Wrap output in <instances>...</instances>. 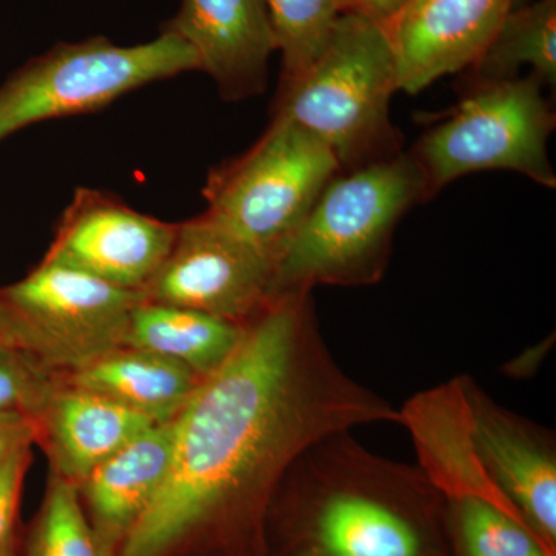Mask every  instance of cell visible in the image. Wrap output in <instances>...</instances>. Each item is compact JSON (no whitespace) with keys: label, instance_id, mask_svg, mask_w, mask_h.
<instances>
[{"label":"cell","instance_id":"d6986e66","mask_svg":"<svg viewBox=\"0 0 556 556\" xmlns=\"http://www.w3.org/2000/svg\"><path fill=\"white\" fill-rule=\"evenodd\" d=\"M266 7L281 53L280 90L287 89L324 56L345 9L340 0H266Z\"/></svg>","mask_w":556,"mask_h":556},{"label":"cell","instance_id":"8992f818","mask_svg":"<svg viewBox=\"0 0 556 556\" xmlns=\"http://www.w3.org/2000/svg\"><path fill=\"white\" fill-rule=\"evenodd\" d=\"M195 70L192 47L166 31L130 47L104 36L58 43L0 86V142L33 124L97 112L139 87Z\"/></svg>","mask_w":556,"mask_h":556},{"label":"cell","instance_id":"4fadbf2b","mask_svg":"<svg viewBox=\"0 0 556 556\" xmlns=\"http://www.w3.org/2000/svg\"><path fill=\"white\" fill-rule=\"evenodd\" d=\"M189 43L226 101L263 93L276 50L266 0H181L161 25Z\"/></svg>","mask_w":556,"mask_h":556},{"label":"cell","instance_id":"603a6c76","mask_svg":"<svg viewBox=\"0 0 556 556\" xmlns=\"http://www.w3.org/2000/svg\"><path fill=\"white\" fill-rule=\"evenodd\" d=\"M30 464L31 448L22 450L0 464V556H21V497Z\"/></svg>","mask_w":556,"mask_h":556},{"label":"cell","instance_id":"2e32d148","mask_svg":"<svg viewBox=\"0 0 556 556\" xmlns=\"http://www.w3.org/2000/svg\"><path fill=\"white\" fill-rule=\"evenodd\" d=\"M60 376L153 424L177 419L203 382L192 369L172 358L130 346L116 348L86 367Z\"/></svg>","mask_w":556,"mask_h":556},{"label":"cell","instance_id":"e0dca14e","mask_svg":"<svg viewBox=\"0 0 556 556\" xmlns=\"http://www.w3.org/2000/svg\"><path fill=\"white\" fill-rule=\"evenodd\" d=\"M247 325L142 300L131 313L124 346L160 354L206 379L240 346Z\"/></svg>","mask_w":556,"mask_h":556},{"label":"cell","instance_id":"4316f807","mask_svg":"<svg viewBox=\"0 0 556 556\" xmlns=\"http://www.w3.org/2000/svg\"><path fill=\"white\" fill-rule=\"evenodd\" d=\"M532 2L533 0H508V11L521 9Z\"/></svg>","mask_w":556,"mask_h":556},{"label":"cell","instance_id":"8fae6325","mask_svg":"<svg viewBox=\"0 0 556 556\" xmlns=\"http://www.w3.org/2000/svg\"><path fill=\"white\" fill-rule=\"evenodd\" d=\"M471 439L485 473L547 546L556 541V453L543 428L464 378Z\"/></svg>","mask_w":556,"mask_h":556},{"label":"cell","instance_id":"484cf974","mask_svg":"<svg viewBox=\"0 0 556 556\" xmlns=\"http://www.w3.org/2000/svg\"><path fill=\"white\" fill-rule=\"evenodd\" d=\"M0 348H20L13 316L3 299L2 291H0Z\"/></svg>","mask_w":556,"mask_h":556},{"label":"cell","instance_id":"9a60e30c","mask_svg":"<svg viewBox=\"0 0 556 556\" xmlns=\"http://www.w3.org/2000/svg\"><path fill=\"white\" fill-rule=\"evenodd\" d=\"M174 420L155 424L105 459L78 485L94 533L119 556L131 532L156 500L172 463Z\"/></svg>","mask_w":556,"mask_h":556},{"label":"cell","instance_id":"7402d4cb","mask_svg":"<svg viewBox=\"0 0 556 556\" xmlns=\"http://www.w3.org/2000/svg\"><path fill=\"white\" fill-rule=\"evenodd\" d=\"M56 378L20 348H0V413L33 415Z\"/></svg>","mask_w":556,"mask_h":556},{"label":"cell","instance_id":"5bb4252c","mask_svg":"<svg viewBox=\"0 0 556 556\" xmlns=\"http://www.w3.org/2000/svg\"><path fill=\"white\" fill-rule=\"evenodd\" d=\"M31 416L38 430L36 444L46 450L51 475L75 485L155 426L108 397L72 386L60 375Z\"/></svg>","mask_w":556,"mask_h":556},{"label":"cell","instance_id":"d4e9b609","mask_svg":"<svg viewBox=\"0 0 556 556\" xmlns=\"http://www.w3.org/2000/svg\"><path fill=\"white\" fill-rule=\"evenodd\" d=\"M345 13H356L376 24L388 27L408 0H340Z\"/></svg>","mask_w":556,"mask_h":556},{"label":"cell","instance_id":"7a4b0ae2","mask_svg":"<svg viewBox=\"0 0 556 556\" xmlns=\"http://www.w3.org/2000/svg\"><path fill=\"white\" fill-rule=\"evenodd\" d=\"M351 431L289 468L268 521L269 556H434L442 497L420 467L372 455Z\"/></svg>","mask_w":556,"mask_h":556},{"label":"cell","instance_id":"52a82bcc","mask_svg":"<svg viewBox=\"0 0 556 556\" xmlns=\"http://www.w3.org/2000/svg\"><path fill=\"white\" fill-rule=\"evenodd\" d=\"M555 123L538 76L484 84L424 135L409 155L422 174L427 199L453 179L490 169L519 172L555 188L547 153Z\"/></svg>","mask_w":556,"mask_h":556},{"label":"cell","instance_id":"ac0fdd59","mask_svg":"<svg viewBox=\"0 0 556 556\" xmlns=\"http://www.w3.org/2000/svg\"><path fill=\"white\" fill-rule=\"evenodd\" d=\"M530 65L541 83L556 84V0H533L508 11L470 72L478 86L518 78Z\"/></svg>","mask_w":556,"mask_h":556},{"label":"cell","instance_id":"5b68a950","mask_svg":"<svg viewBox=\"0 0 556 556\" xmlns=\"http://www.w3.org/2000/svg\"><path fill=\"white\" fill-rule=\"evenodd\" d=\"M339 174L334 153L320 139L287 116L274 115L269 129L248 152L211 172L203 190L204 214L254 249L274 270Z\"/></svg>","mask_w":556,"mask_h":556},{"label":"cell","instance_id":"ba28073f","mask_svg":"<svg viewBox=\"0 0 556 556\" xmlns=\"http://www.w3.org/2000/svg\"><path fill=\"white\" fill-rule=\"evenodd\" d=\"M0 291L21 350L54 375H68L124 346L131 313L146 300L144 291L115 287L46 260Z\"/></svg>","mask_w":556,"mask_h":556},{"label":"cell","instance_id":"ffe728a7","mask_svg":"<svg viewBox=\"0 0 556 556\" xmlns=\"http://www.w3.org/2000/svg\"><path fill=\"white\" fill-rule=\"evenodd\" d=\"M21 556H116L86 517L78 485L50 473L38 514L24 532Z\"/></svg>","mask_w":556,"mask_h":556},{"label":"cell","instance_id":"6da1fadb","mask_svg":"<svg viewBox=\"0 0 556 556\" xmlns=\"http://www.w3.org/2000/svg\"><path fill=\"white\" fill-rule=\"evenodd\" d=\"M399 409L332 356L311 292L277 295L174 420L169 475L119 556H269L278 489L321 439Z\"/></svg>","mask_w":556,"mask_h":556},{"label":"cell","instance_id":"7c38bea8","mask_svg":"<svg viewBox=\"0 0 556 556\" xmlns=\"http://www.w3.org/2000/svg\"><path fill=\"white\" fill-rule=\"evenodd\" d=\"M508 10V0H408L386 28L397 90L419 93L434 80L470 68Z\"/></svg>","mask_w":556,"mask_h":556},{"label":"cell","instance_id":"3957f363","mask_svg":"<svg viewBox=\"0 0 556 556\" xmlns=\"http://www.w3.org/2000/svg\"><path fill=\"white\" fill-rule=\"evenodd\" d=\"M427 200L409 153L340 172L274 269L270 299L321 287H367L386 273L394 230Z\"/></svg>","mask_w":556,"mask_h":556},{"label":"cell","instance_id":"44dd1931","mask_svg":"<svg viewBox=\"0 0 556 556\" xmlns=\"http://www.w3.org/2000/svg\"><path fill=\"white\" fill-rule=\"evenodd\" d=\"M448 504L463 556H555L525 519L492 501L464 497Z\"/></svg>","mask_w":556,"mask_h":556},{"label":"cell","instance_id":"9c48e42d","mask_svg":"<svg viewBox=\"0 0 556 556\" xmlns=\"http://www.w3.org/2000/svg\"><path fill=\"white\" fill-rule=\"evenodd\" d=\"M274 270L230 230L203 214L179 223L146 300L247 325L270 300Z\"/></svg>","mask_w":556,"mask_h":556},{"label":"cell","instance_id":"277c9868","mask_svg":"<svg viewBox=\"0 0 556 556\" xmlns=\"http://www.w3.org/2000/svg\"><path fill=\"white\" fill-rule=\"evenodd\" d=\"M394 91L396 61L386 27L343 13L324 56L280 90L274 115L320 139L340 172H348L401 153V135L390 119Z\"/></svg>","mask_w":556,"mask_h":556},{"label":"cell","instance_id":"30bf717a","mask_svg":"<svg viewBox=\"0 0 556 556\" xmlns=\"http://www.w3.org/2000/svg\"><path fill=\"white\" fill-rule=\"evenodd\" d=\"M177 229L115 197L83 188L62 214L43 260L115 287L144 291L169 254Z\"/></svg>","mask_w":556,"mask_h":556},{"label":"cell","instance_id":"cb8c5ba5","mask_svg":"<svg viewBox=\"0 0 556 556\" xmlns=\"http://www.w3.org/2000/svg\"><path fill=\"white\" fill-rule=\"evenodd\" d=\"M38 439L35 419L22 412L0 413V464L25 448H31Z\"/></svg>","mask_w":556,"mask_h":556}]
</instances>
